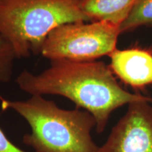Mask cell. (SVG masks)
Wrapping results in <instances>:
<instances>
[{"label": "cell", "instance_id": "obj_1", "mask_svg": "<svg viewBox=\"0 0 152 152\" xmlns=\"http://www.w3.org/2000/svg\"><path fill=\"white\" fill-rule=\"evenodd\" d=\"M20 89L32 96L59 95L90 113L96 121L98 133L105 130L112 112L125 104L152 98L125 90L111 68L102 61L78 62L65 59L50 61L41 73L23 71L16 78Z\"/></svg>", "mask_w": 152, "mask_h": 152}, {"label": "cell", "instance_id": "obj_2", "mask_svg": "<svg viewBox=\"0 0 152 152\" xmlns=\"http://www.w3.org/2000/svg\"><path fill=\"white\" fill-rule=\"evenodd\" d=\"M3 110H14L31 128L23 142L35 152H98L91 131L96 126L90 112L61 109L42 96L26 101H10L0 96Z\"/></svg>", "mask_w": 152, "mask_h": 152}, {"label": "cell", "instance_id": "obj_3", "mask_svg": "<svg viewBox=\"0 0 152 152\" xmlns=\"http://www.w3.org/2000/svg\"><path fill=\"white\" fill-rule=\"evenodd\" d=\"M81 0H0V35L16 58L40 54L47 35L60 25L90 21Z\"/></svg>", "mask_w": 152, "mask_h": 152}, {"label": "cell", "instance_id": "obj_4", "mask_svg": "<svg viewBox=\"0 0 152 152\" xmlns=\"http://www.w3.org/2000/svg\"><path fill=\"white\" fill-rule=\"evenodd\" d=\"M119 26L108 21L68 23L47 35L40 54L50 61H92L116 49Z\"/></svg>", "mask_w": 152, "mask_h": 152}, {"label": "cell", "instance_id": "obj_5", "mask_svg": "<svg viewBox=\"0 0 152 152\" xmlns=\"http://www.w3.org/2000/svg\"><path fill=\"white\" fill-rule=\"evenodd\" d=\"M98 152H152V106L142 101L128 104Z\"/></svg>", "mask_w": 152, "mask_h": 152}, {"label": "cell", "instance_id": "obj_6", "mask_svg": "<svg viewBox=\"0 0 152 152\" xmlns=\"http://www.w3.org/2000/svg\"><path fill=\"white\" fill-rule=\"evenodd\" d=\"M110 68L125 84L135 89L152 85V52L149 49H115L109 55Z\"/></svg>", "mask_w": 152, "mask_h": 152}, {"label": "cell", "instance_id": "obj_7", "mask_svg": "<svg viewBox=\"0 0 152 152\" xmlns=\"http://www.w3.org/2000/svg\"><path fill=\"white\" fill-rule=\"evenodd\" d=\"M137 0H81V10L90 22L108 21L119 26Z\"/></svg>", "mask_w": 152, "mask_h": 152}, {"label": "cell", "instance_id": "obj_8", "mask_svg": "<svg viewBox=\"0 0 152 152\" xmlns=\"http://www.w3.org/2000/svg\"><path fill=\"white\" fill-rule=\"evenodd\" d=\"M141 26L152 27V0H137L128 16L120 26V33H129Z\"/></svg>", "mask_w": 152, "mask_h": 152}, {"label": "cell", "instance_id": "obj_9", "mask_svg": "<svg viewBox=\"0 0 152 152\" xmlns=\"http://www.w3.org/2000/svg\"><path fill=\"white\" fill-rule=\"evenodd\" d=\"M16 55L11 45L0 35V83H9L13 73Z\"/></svg>", "mask_w": 152, "mask_h": 152}, {"label": "cell", "instance_id": "obj_10", "mask_svg": "<svg viewBox=\"0 0 152 152\" xmlns=\"http://www.w3.org/2000/svg\"><path fill=\"white\" fill-rule=\"evenodd\" d=\"M0 152H26L11 142L0 128Z\"/></svg>", "mask_w": 152, "mask_h": 152}]
</instances>
